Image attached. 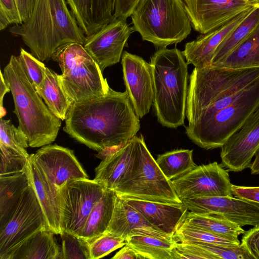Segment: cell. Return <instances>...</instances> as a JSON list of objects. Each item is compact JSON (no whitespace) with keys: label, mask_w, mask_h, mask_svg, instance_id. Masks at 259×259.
Here are the masks:
<instances>
[{"label":"cell","mask_w":259,"mask_h":259,"mask_svg":"<svg viewBox=\"0 0 259 259\" xmlns=\"http://www.w3.org/2000/svg\"><path fill=\"white\" fill-rule=\"evenodd\" d=\"M55 235L49 227H44L15 248L6 259H60Z\"/></svg>","instance_id":"25"},{"label":"cell","mask_w":259,"mask_h":259,"mask_svg":"<svg viewBox=\"0 0 259 259\" xmlns=\"http://www.w3.org/2000/svg\"><path fill=\"white\" fill-rule=\"evenodd\" d=\"M67 4L66 0H35L28 20L10 27L9 31L21 36L31 54L41 61L51 59L66 44L83 46L86 35Z\"/></svg>","instance_id":"3"},{"label":"cell","mask_w":259,"mask_h":259,"mask_svg":"<svg viewBox=\"0 0 259 259\" xmlns=\"http://www.w3.org/2000/svg\"><path fill=\"white\" fill-rule=\"evenodd\" d=\"M140 0H115L114 17L125 19L130 17Z\"/></svg>","instance_id":"45"},{"label":"cell","mask_w":259,"mask_h":259,"mask_svg":"<svg viewBox=\"0 0 259 259\" xmlns=\"http://www.w3.org/2000/svg\"><path fill=\"white\" fill-rule=\"evenodd\" d=\"M156 163L169 180L176 179L194 169L193 150L177 149L158 155Z\"/></svg>","instance_id":"33"},{"label":"cell","mask_w":259,"mask_h":259,"mask_svg":"<svg viewBox=\"0 0 259 259\" xmlns=\"http://www.w3.org/2000/svg\"><path fill=\"white\" fill-rule=\"evenodd\" d=\"M259 79V67H195L190 76L186 116L187 135L237 100Z\"/></svg>","instance_id":"2"},{"label":"cell","mask_w":259,"mask_h":259,"mask_svg":"<svg viewBox=\"0 0 259 259\" xmlns=\"http://www.w3.org/2000/svg\"><path fill=\"white\" fill-rule=\"evenodd\" d=\"M106 189L88 178L67 181L60 188L62 200V229L78 236L96 204Z\"/></svg>","instance_id":"11"},{"label":"cell","mask_w":259,"mask_h":259,"mask_svg":"<svg viewBox=\"0 0 259 259\" xmlns=\"http://www.w3.org/2000/svg\"><path fill=\"white\" fill-rule=\"evenodd\" d=\"M258 107L259 79L232 104L187 136L202 148H221Z\"/></svg>","instance_id":"9"},{"label":"cell","mask_w":259,"mask_h":259,"mask_svg":"<svg viewBox=\"0 0 259 259\" xmlns=\"http://www.w3.org/2000/svg\"><path fill=\"white\" fill-rule=\"evenodd\" d=\"M44 227L49 228L31 181L8 222L0 228V259H6L15 248Z\"/></svg>","instance_id":"10"},{"label":"cell","mask_w":259,"mask_h":259,"mask_svg":"<svg viewBox=\"0 0 259 259\" xmlns=\"http://www.w3.org/2000/svg\"><path fill=\"white\" fill-rule=\"evenodd\" d=\"M131 16L134 30L159 49L182 41L192 28L184 0H140Z\"/></svg>","instance_id":"6"},{"label":"cell","mask_w":259,"mask_h":259,"mask_svg":"<svg viewBox=\"0 0 259 259\" xmlns=\"http://www.w3.org/2000/svg\"><path fill=\"white\" fill-rule=\"evenodd\" d=\"M184 222L219 236L240 243L238 236L245 230L237 224L223 217L188 211Z\"/></svg>","instance_id":"30"},{"label":"cell","mask_w":259,"mask_h":259,"mask_svg":"<svg viewBox=\"0 0 259 259\" xmlns=\"http://www.w3.org/2000/svg\"><path fill=\"white\" fill-rule=\"evenodd\" d=\"M193 29L200 34L215 30L242 12L259 4V0H184Z\"/></svg>","instance_id":"13"},{"label":"cell","mask_w":259,"mask_h":259,"mask_svg":"<svg viewBox=\"0 0 259 259\" xmlns=\"http://www.w3.org/2000/svg\"><path fill=\"white\" fill-rule=\"evenodd\" d=\"M116 197L114 191L106 189L90 212L80 237L90 243L106 232L112 217Z\"/></svg>","instance_id":"27"},{"label":"cell","mask_w":259,"mask_h":259,"mask_svg":"<svg viewBox=\"0 0 259 259\" xmlns=\"http://www.w3.org/2000/svg\"><path fill=\"white\" fill-rule=\"evenodd\" d=\"M32 183L50 229L56 234L62 233V200L60 191L48 178L40 166L28 157Z\"/></svg>","instance_id":"20"},{"label":"cell","mask_w":259,"mask_h":259,"mask_svg":"<svg viewBox=\"0 0 259 259\" xmlns=\"http://www.w3.org/2000/svg\"><path fill=\"white\" fill-rule=\"evenodd\" d=\"M173 239L176 242H202L229 245L240 244L184 222L176 231Z\"/></svg>","instance_id":"34"},{"label":"cell","mask_w":259,"mask_h":259,"mask_svg":"<svg viewBox=\"0 0 259 259\" xmlns=\"http://www.w3.org/2000/svg\"><path fill=\"white\" fill-rule=\"evenodd\" d=\"M259 24V4L231 31L215 51L211 62L213 65L226 56L244 40Z\"/></svg>","instance_id":"32"},{"label":"cell","mask_w":259,"mask_h":259,"mask_svg":"<svg viewBox=\"0 0 259 259\" xmlns=\"http://www.w3.org/2000/svg\"><path fill=\"white\" fill-rule=\"evenodd\" d=\"M134 31L126 20L114 17L99 31L86 36L83 47L103 72L119 62L123 48Z\"/></svg>","instance_id":"15"},{"label":"cell","mask_w":259,"mask_h":259,"mask_svg":"<svg viewBox=\"0 0 259 259\" xmlns=\"http://www.w3.org/2000/svg\"><path fill=\"white\" fill-rule=\"evenodd\" d=\"M123 78L132 105L139 118L149 113L154 99L152 68L142 57L124 51Z\"/></svg>","instance_id":"14"},{"label":"cell","mask_w":259,"mask_h":259,"mask_svg":"<svg viewBox=\"0 0 259 259\" xmlns=\"http://www.w3.org/2000/svg\"><path fill=\"white\" fill-rule=\"evenodd\" d=\"M243 234L240 244L253 259H259V225L253 226Z\"/></svg>","instance_id":"43"},{"label":"cell","mask_w":259,"mask_h":259,"mask_svg":"<svg viewBox=\"0 0 259 259\" xmlns=\"http://www.w3.org/2000/svg\"><path fill=\"white\" fill-rule=\"evenodd\" d=\"M0 143H2L28 157L26 149L29 147L25 135L12 124L10 120L1 118Z\"/></svg>","instance_id":"36"},{"label":"cell","mask_w":259,"mask_h":259,"mask_svg":"<svg viewBox=\"0 0 259 259\" xmlns=\"http://www.w3.org/2000/svg\"><path fill=\"white\" fill-rule=\"evenodd\" d=\"M22 23L15 0H0V30L11 24Z\"/></svg>","instance_id":"42"},{"label":"cell","mask_w":259,"mask_h":259,"mask_svg":"<svg viewBox=\"0 0 259 259\" xmlns=\"http://www.w3.org/2000/svg\"><path fill=\"white\" fill-rule=\"evenodd\" d=\"M172 253L174 259H216L203 249L189 242H177Z\"/></svg>","instance_id":"41"},{"label":"cell","mask_w":259,"mask_h":259,"mask_svg":"<svg viewBox=\"0 0 259 259\" xmlns=\"http://www.w3.org/2000/svg\"><path fill=\"white\" fill-rule=\"evenodd\" d=\"M22 23L30 18L33 9L35 0H15Z\"/></svg>","instance_id":"46"},{"label":"cell","mask_w":259,"mask_h":259,"mask_svg":"<svg viewBox=\"0 0 259 259\" xmlns=\"http://www.w3.org/2000/svg\"><path fill=\"white\" fill-rule=\"evenodd\" d=\"M18 59L30 82L35 90L41 84L45 76L46 67L39 59L23 48Z\"/></svg>","instance_id":"40"},{"label":"cell","mask_w":259,"mask_h":259,"mask_svg":"<svg viewBox=\"0 0 259 259\" xmlns=\"http://www.w3.org/2000/svg\"><path fill=\"white\" fill-rule=\"evenodd\" d=\"M51 59L58 62L62 74L60 85L71 102H77L106 95L110 87L98 64L83 46L73 42L59 48Z\"/></svg>","instance_id":"7"},{"label":"cell","mask_w":259,"mask_h":259,"mask_svg":"<svg viewBox=\"0 0 259 259\" xmlns=\"http://www.w3.org/2000/svg\"><path fill=\"white\" fill-rule=\"evenodd\" d=\"M221 148V164L229 171L249 167L259 148V107Z\"/></svg>","instance_id":"17"},{"label":"cell","mask_w":259,"mask_h":259,"mask_svg":"<svg viewBox=\"0 0 259 259\" xmlns=\"http://www.w3.org/2000/svg\"><path fill=\"white\" fill-rule=\"evenodd\" d=\"M188 210L223 217L240 227L259 225V204L233 196L201 197L183 200Z\"/></svg>","instance_id":"16"},{"label":"cell","mask_w":259,"mask_h":259,"mask_svg":"<svg viewBox=\"0 0 259 259\" xmlns=\"http://www.w3.org/2000/svg\"><path fill=\"white\" fill-rule=\"evenodd\" d=\"M115 192L122 198L182 203L171 181L164 175L149 152L142 135L138 137V151L134 166Z\"/></svg>","instance_id":"8"},{"label":"cell","mask_w":259,"mask_h":259,"mask_svg":"<svg viewBox=\"0 0 259 259\" xmlns=\"http://www.w3.org/2000/svg\"><path fill=\"white\" fill-rule=\"evenodd\" d=\"M60 259H90V243L82 237L63 231Z\"/></svg>","instance_id":"35"},{"label":"cell","mask_w":259,"mask_h":259,"mask_svg":"<svg viewBox=\"0 0 259 259\" xmlns=\"http://www.w3.org/2000/svg\"><path fill=\"white\" fill-rule=\"evenodd\" d=\"M232 193L235 197L259 204V187L232 185Z\"/></svg>","instance_id":"44"},{"label":"cell","mask_w":259,"mask_h":259,"mask_svg":"<svg viewBox=\"0 0 259 259\" xmlns=\"http://www.w3.org/2000/svg\"><path fill=\"white\" fill-rule=\"evenodd\" d=\"M228 170L217 161L196 166L187 174L171 180L182 201L201 197L233 196Z\"/></svg>","instance_id":"12"},{"label":"cell","mask_w":259,"mask_h":259,"mask_svg":"<svg viewBox=\"0 0 259 259\" xmlns=\"http://www.w3.org/2000/svg\"><path fill=\"white\" fill-rule=\"evenodd\" d=\"M31 183L28 164L23 171L0 176V228L7 223Z\"/></svg>","instance_id":"26"},{"label":"cell","mask_w":259,"mask_h":259,"mask_svg":"<svg viewBox=\"0 0 259 259\" xmlns=\"http://www.w3.org/2000/svg\"><path fill=\"white\" fill-rule=\"evenodd\" d=\"M0 74V117L2 118L6 114V111L3 107V99L6 94L11 91V90L6 82L1 70Z\"/></svg>","instance_id":"48"},{"label":"cell","mask_w":259,"mask_h":259,"mask_svg":"<svg viewBox=\"0 0 259 259\" xmlns=\"http://www.w3.org/2000/svg\"><path fill=\"white\" fill-rule=\"evenodd\" d=\"M193 243L214 256L216 259H253L241 244L229 245L202 242H188Z\"/></svg>","instance_id":"38"},{"label":"cell","mask_w":259,"mask_h":259,"mask_svg":"<svg viewBox=\"0 0 259 259\" xmlns=\"http://www.w3.org/2000/svg\"><path fill=\"white\" fill-rule=\"evenodd\" d=\"M112 259H139L138 254L131 247L125 245L112 257Z\"/></svg>","instance_id":"47"},{"label":"cell","mask_w":259,"mask_h":259,"mask_svg":"<svg viewBox=\"0 0 259 259\" xmlns=\"http://www.w3.org/2000/svg\"><path fill=\"white\" fill-rule=\"evenodd\" d=\"M210 66L229 69L259 67V24L226 56Z\"/></svg>","instance_id":"28"},{"label":"cell","mask_w":259,"mask_h":259,"mask_svg":"<svg viewBox=\"0 0 259 259\" xmlns=\"http://www.w3.org/2000/svg\"><path fill=\"white\" fill-rule=\"evenodd\" d=\"M58 75L47 67L45 78L36 91L50 111L58 118L64 120L72 103L60 85Z\"/></svg>","instance_id":"29"},{"label":"cell","mask_w":259,"mask_h":259,"mask_svg":"<svg viewBox=\"0 0 259 259\" xmlns=\"http://www.w3.org/2000/svg\"><path fill=\"white\" fill-rule=\"evenodd\" d=\"M253 7L242 12L220 27L207 33L200 34L195 40L186 43L182 53L187 63L192 64L196 68L210 66L213 54L218 46Z\"/></svg>","instance_id":"22"},{"label":"cell","mask_w":259,"mask_h":259,"mask_svg":"<svg viewBox=\"0 0 259 259\" xmlns=\"http://www.w3.org/2000/svg\"><path fill=\"white\" fill-rule=\"evenodd\" d=\"M63 131L72 138L97 151L104 158L124 146L140 128L127 93L110 88L102 96L73 102Z\"/></svg>","instance_id":"1"},{"label":"cell","mask_w":259,"mask_h":259,"mask_svg":"<svg viewBox=\"0 0 259 259\" xmlns=\"http://www.w3.org/2000/svg\"><path fill=\"white\" fill-rule=\"evenodd\" d=\"M86 36L94 34L114 18L115 0H66Z\"/></svg>","instance_id":"24"},{"label":"cell","mask_w":259,"mask_h":259,"mask_svg":"<svg viewBox=\"0 0 259 259\" xmlns=\"http://www.w3.org/2000/svg\"><path fill=\"white\" fill-rule=\"evenodd\" d=\"M30 155L59 190L69 180L88 178L73 151L68 148L49 144Z\"/></svg>","instance_id":"18"},{"label":"cell","mask_w":259,"mask_h":259,"mask_svg":"<svg viewBox=\"0 0 259 259\" xmlns=\"http://www.w3.org/2000/svg\"><path fill=\"white\" fill-rule=\"evenodd\" d=\"M123 199L140 212L153 227L172 238L188 211L183 202L176 204Z\"/></svg>","instance_id":"23"},{"label":"cell","mask_w":259,"mask_h":259,"mask_svg":"<svg viewBox=\"0 0 259 259\" xmlns=\"http://www.w3.org/2000/svg\"><path fill=\"white\" fill-rule=\"evenodd\" d=\"M3 73L13 98V112L18 119V127L26 137L29 147L37 148L51 144L58 136L62 120L42 101L18 56H11Z\"/></svg>","instance_id":"4"},{"label":"cell","mask_w":259,"mask_h":259,"mask_svg":"<svg viewBox=\"0 0 259 259\" xmlns=\"http://www.w3.org/2000/svg\"><path fill=\"white\" fill-rule=\"evenodd\" d=\"M253 161L251 163L249 166L250 172L252 175H259V148L254 155Z\"/></svg>","instance_id":"49"},{"label":"cell","mask_w":259,"mask_h":259,"mask_svg":"<svg viewBox=\"0 0 259 259\" xmlns=\"http://www.w3.org/2000/svg\"><path fill=\"white\" fill-rule=\"evenodd\" d=\"M125 242L138 254L139 259H174L172 250L177 243L174 240L143 235L130 237Z\"/></svg>","instance_id":"31"},{"label":"cell","mask_w":259,"mask_h":259,"mask_svg":"<svg viewBox=\"0 0 259 259\" xmlns=\"http://www.w3.org/2000/svg\"><path fill=\"white\" fill-rule=\"evenodd\" d=\"M0 176L23 171L27 166L28 157L2 143H0Z\"/></svg>","instance_id":"37"},{"label":"cell","mask_w":259,"mask_h":259,"mask_svg":"<svg viewBox=\"0 0 259 259\" xmlns=\"http://www.w3.org/2000/svg\"><path fill=\"white\" fill-rule=\"evenodd\" d=\"M106 232L125 239L133 236L143 235L174 240L172 237L153 227L140 212L118 196Z\"/></svg>","instance_id":"21"},{"label":"cell","mask_w":259,"mask_h":259,"mask_svg":"<svg viewBox=\"0 0 259 259\" xmlns=\"http://www.w3.org/2000/svg\"><path fill=\"white\" fill-rule=\"evenodd\" d=\"M125 245L124 238L106 232L90 243V259L103 257Z\"/></svg>","instance_id":"39"},{"label":"cell","mask_w":259,"mask_h":259,"mask_svg":"<svg viewBox=\"0 0 259 259\" xmlns=\"http://www.w3.org/2000/svg\"><path fill=\"white\" fill-rule=\"evenodd\" d=\"M177 48L158 49L151 57L154 106L158 122L176 128L185 122L188 95V63Z\"/></svg>","instance_id":"5"},{"label":"cell","mask_w":259,"mask_h":259,"mask_svg":"<svg viewBox=\"0 0 259 259\" xmlns=\"http://www.w3.org/2000/svg\"><path fill=\"white\" fill-rule=\"evenodd\" d=\"M138 137L106 156L95 169L94 180L106 189L114 191L133 169L138 154Z\"/></svg>","instance_id":"19"}]
</instances>
